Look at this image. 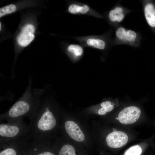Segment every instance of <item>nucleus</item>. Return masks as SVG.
Segmentation results:
<instances>
[{
    "mask_svg": "<svg viewBox=\"0 0 155 155\" xmlns=\"http://www.w3.org/2000/svg\"><path fill=\"white\" fill-rule=\"evenodd\" d=\"M142 150L139 145H135L131 147L125 152L124 155H140Z\"/></svg>",
    "mask_w": 155,
    "mask_h": 155,
    "instance_id": "f3484780",
    "label": "nucleus"
},
{
    "mask_svg": "<svg viewBox=\"0 0 155 155\" xmlns=\"http://www.w3.org/2000/svg\"><path fill=\"white\" fill-rule=\"evenodd\" d=\"M112 102L109 101H106L101 103L100 105L102 107H106L112 104Z\"/></svg>",
    "mask_w": 155,
    "mask_h": 155,
    "instance_id": "a211bd4d",
    "label": "nucleus"
},
{
    "mask_svg": "<svg viewBox=\"0 0 155 155\" xmlns=\"http://www.w3.org/2000/svg\"><path fill=\"white\" fill-rule=\"evenodd\" d=\"M105 108H106L107 112H109L111 111L113 109L114 106L113 105L111 104L107 107Z\"/></svg>",
    "mask_w": 155,
    "mask_h": 155,
    "instance_id": "412c9836",
    "label": "nucleus"
},
{
    "mask_svg": "<svg viewBox=\"0 0 155 155\" xmlns=\"http://www.w3.org/2000/svg\"><path fill=\"white\" fill-rule=\"evenodd\" d=\"M35 30L34 26L32 24H28L25 26L17 37V40L19 45L23 47L28 45L34 38Z\"/></svg>",
    "mask_w": 155,
    "mask_h": 155,
    "instance_id": "423d86ee",
    "label": "nucleus"
},
{
    "mask_svg": "<svg viewBox=\"0 0 155 155\" xmlns=\"http://www.w3.org/2000/svg\"><path fill=\"white\" fill-rule=\"evenodd\" d=\"M115 34L117 38L120 41L131 44L135 43L137 37L136 32L131 30H127L123 27L117 28Z\"/></svg>",
    "mask_w": 155,
    "mask_h": 155,
    "instance_id": "6e6552de",
    "label": "nucleus"
},
{
    "mask_svg": "<svg viewBox=\"0 0 155 155\" xmlns=\"http://www.w3.org/2000/svg\"><path fill=\"white\" fill-rule=\"evenodd\" d=\"M107 112L106 110L105 107H102L98 110V113L99 115H105Z\"/></svg>",
    "mask_w": 155,
    "mask_h": 155,
    "instance_id": "6ab92c4d",
    "label": "nucleus"
},
{
    "mask_svg": "<svg viewBox=\"0 0 155 155\" xmlns=\"http://www.w3.org/2000/svg\"><path fill=\"white\" fill-rule=\"evenodd\" d=\"M67 49L69 52L72 53L77 57L81 56L83 52L82 47L78 44H70L68 46Z\"/></svg>",
    "mask_w": 155,
    "mask_h": 155,
    "instance_id": "4468645a",
    "label": "nucleus"
},
{
    "mask_svg": "<svg viewBox=\"0 0 155 155\" xmlns=\"http://www.w3.org/2000/svg\"><path fill=\"white\" fill-rule=\"evenodd\" d=\"M26 139H31L28 125L24 122L23 119L0 123V144Z\"/></svg>",
    "mask_w": 155,
    "mask_h": 155,
    "instance_id": "f03ea898",
    "label": "nucleus"
},
{
    "mask_svg": "<svg viewBox=\"0 0 155 155\" xmlns=\"http://www.w3.org/2000/svg\"><path fill=\"white\" fill-rule=\"evenodd\" d=\"M108 16L109 20L112 22H121L125 18L124 9L121 6H117L109 11Z\"/></svg>",
    "mask_w": 155,
    "mask_h": 155,
    "instance_id": "9d476101",
    "label": "nucleus"
},
{
    "mask_svg": "<svg viewBox=\"0 0 155 155\" xmlns=\"http://www.w3.org/2000/svg\"><path fill=\"white\" fill-rule=\"evenodd\" d=\"M37 155H55L53 153L48 151H44L38 154Z\"/></svg>",
    "mask_w": 155,
    "mask_h": 155,
    "instance_id": "aec40b11",
    "label": "nucleus"
},
{
    "mask_svg": "<svg viewBox=\"0 0 155 155\" xmlns=\"http://www.w3.org/2000/svg\"><path fill=\"white\" fill-rule=\"evenodd\" d=\"M59 155H76L75 149L72 146L66 144L63 146L60 149Z\"/></svg>",
    "mask_w": 155,
    "mask_h": 155,
    "instance_id": "2eb2a0df",
    "label": "nucleus"
},
{
    "mask_svg": "<svg viewBox=\"0 0 155 155\" xmlns=\"http://www.w3.org/2000/svg\"><path fill=\"white\" fill-rule=\"evenodd\" d=\"M32 103L25 100H20L15 103L8 111L1 115L0 120L11 122L22 119L25 117L29 119L34 114L32 111Z\"/></svg>",
    "mask_w": 155,
    "mask_h": 155,
    "instance_id": "7ed1b4c3",
    "label": "nucleus"
},
{
    "mask_svg": "<svg viewBox=\"0 0 155 155\" xmlns=\"http://www.w3.org/2000/svg\"><path fill=\"white\" fill-rule=\"evenodd\" d=\"M128 137L127 134L121 131H115L109 134L106 138L108 146L112 148H121L127 143Z\"/></svg>",
    "mask_w": 155,
    "mask_h": 155,
    "instance_id": "39448f33",
    "label": "nucleus"
},
{
    "mask_svg": "<svg viewBox=\"0 0 155 155\" xmlns=\"http://www.w3.org/2000/svg\"><path fill=\"white\" fill-rule=\"evenodd\" d=\"M86 43L90 46L100 50L104 49L106 46L105 42L99 38H88L86 40Z\"/></svg>",
    "mask_w": 155,
    "mask_h": 155,
    "instance_id": "ddd939ff",
    "label": "nucleus"
},
{
    "mask_svg": "<svg viewBox=\"0 0 155 155\" xmlns=\"http://www.w3.org/2000/svg\"><path fill=\"white\" fill-rule=\"evenodd\" d=\"M0 30H1V23H0Z\"/></svg>",
    "mask_w": 155,
    "mask_h": 155,
    "instance_id": "4be33fe9",
    "label": "nucleus"
},
{
    "mask_svg": "<svg viewBox=\"0 0 155 155\" xmlns=\"http://www.w3.org/2000/svg\"><path fill=\"white\" fill-rule=\"evenodd\" d=\"M21 140H22L9 141L0 144L1 145L5 148L0 152V155H17L15 148L19 141Z\"/></svg>",
    "mask_w": 155,
    "mask_h": 155,
    "instance_id": "9b49d317",
    "label": "nucleus"
},
{
    "mask_svg": "<svg viewBox=\"0 0 155 155\" xmlns=\"http://www.w3.org/2000/svg\"><path fill=\"white\" fill-rule=\"evenodd\" d=\"M144 14L148 24L152 27H155V8L152 3L146 4L144 8Z\"/></svg>",
    "mask_w": 155,
    "mask_h": 155,
    "instance_id": "1a4fd4ad",
    "label": "nucleus"
},
{
    "mask_svg": "<svg viewBox=\"0 0 155 155\" xmlns=\"http://www.w3.org/2000/svg\"><path fill=\"white\" fill-rule=\"evenodd\" d=\"M64 128L69 135L73 139L79 142L83 141L85 136L78 125L73 121H66Z\"/></svg>",
    "mask_w": 155,
    "mask_h": 155,
    "instance_id": "0eeeda50",
    "label": "nucleus"
},
{
    "mask_svg": "<svg viewBox=\"0 0 155 155\" xmlns=\"http://www.w3.org/2000/svg\"><path fill=\"white\" fill-rule=\"evenodd\" d=\"M141 113L137 107L131 106L123 108L119 113L118 118L122 124L128 125L135 123L139 119Z\"/></svg>",
    "mask_w": 155,
    "mask_h": 155,
    "instance_id": "20e7f679",
    "label": "nucleus"
},
{
    "mask_svg": "<svg viewBox=\"0 0 155 155\" xmlns=\"http://www.w3.org/2000/svg\"><path fill=\"white\" fill-rule=\"evenodd\" d=\"M16 6L13 4H11L1 7L0 9V17L13 12L16 11Z\"/></svg>",
    "mask_w": 155,
    "mask_h": 155,
    "instance_id": "dca6fc26",
    "label": "nucleus"
},
{
    "mask_svg": "<svg viewBox=\"0 0 155 155\" xmlns=\"http://www.w3.org/2000/svg\"><path fill=\"white\" fill-rule=\"evenodd\" d=\"M29 119L31 139L49 142L50 131L55 128L57 124V119L49 107L44 106L39 112H36Z\"/></svg>",
    "mask_w": 155,
    "mask_h": 155,
    "instance_id": "f257e3e1",
    "label": "nucleus"
},
{
    "mask_svg": "<svg viewBox=\"0 0 155 155\" xmlns=\"http://www.w3.org/2000/svg\"><path fill=\"white\" fill-rule=\"evenodd\" d=\"M89 9V7L87 5L80 6L74 4L70 5L68 9L69 12L72 14H84L88 12Z\"/></svg>",
    "mask_w": 155,
    "mask_h": 155,
    "instance_id": "f8f14e48",
    "label": "nucleus"
}]
</instances>
